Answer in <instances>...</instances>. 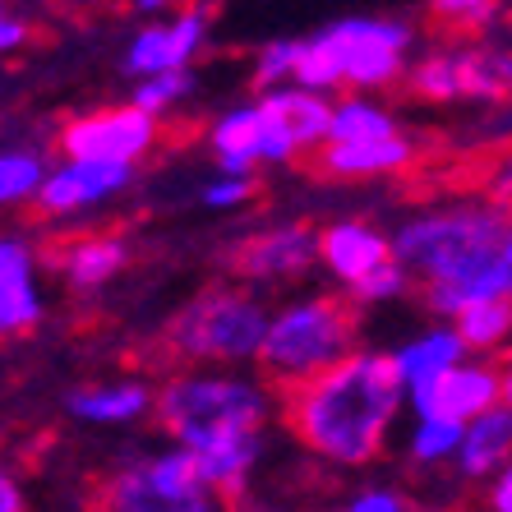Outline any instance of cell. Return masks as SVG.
<instances>
[{
	"label": "cell",
	"mask_w": 512,
	"mask_h": 512,
	"mask_svg": "<svg viewBox=\"0 0 512 512\" xmlns=\"http://www.w3.org/2000/svg\"><path fill=\"white\" fill-rule=\"evenodd\" d=\"M286 397V425L314 457L333 466H370L393 434L406 393L397 383L393 356L351 351L319 379L300 383Z\"/></svg>",
	"instance_id": "cell-1"
},
{
	"label": "cell",
	"mask_w": 512,
	"mask_h": 512,
	"mask_svg": "<svg viewBox=\"0 0 512 512\" xmlns=\"http://www.w3.org/2000/svg\"><path fill=\"white\" fill-rule=\"evenodd\" d=\"M397 268L425 277L434 314H462L466 305L508 300L512 291V236L503 208H457L406 222L388 240Z\"/></svg>",
	"instance_id": "cell-2"
},
{
	"label": "cell",
	"mask_w": 512,
	"mask_h": 512,
	"mask_svg": "<svg viewBox=\"0 0 512 512\" xmlns=\"http://www.w3.org/2000/svg\"><path fill=\"white\" fill-rule=\"evenodd\" d=\"M157 425L185 453L217 448L231 439H254L268 420V393L240 374H180L153 393Z\"/></svg>",
	"instance_id": "cell-3"
},
{
	"label": "cell",
	"mask_w": 512,
	"mask_h": 512,
	"mask_svg": "<svg viewBox=\"0 0 512 512\" xmlns=\"http://www.w3.org/2000/svg\"><path fill=\"white\" fill-rule=\"evenodd\" d=\"M351 351H356V310L342 296H310L268 314V333L254 360L277 393H291L333 370Z\"/></svg>",
	"instance_id": "cell-4"
},
{
	"label": "cell",
	"mask_w": 512,
	"mask_h": 512,
	"mask_svg": "<svg viewBox=\"0 0 512 512\" xmlns=\"http://www.w3.org/2000/svg\"><path fill=\"white\" fill-rule=\"evenodd\" d=\"M268 333L263 300L240 286H208L167 323V346L190 360H254Z\"/></svg>",
	"instance_id": "cell-5"
},
{
	"label": "cell",
	"mask_w": 512,
	"mask_h": 512,
	"mask_svg": "<svg viewBox=\"0 0 512 512\" xmlns=\"http://www.w3.org/2000/svg\"><path fill=\"white\" fill-rule=\"evenodd\" d=\"M93 512H217L213 494L194 476V457L185 448H171L148 462L120 466L116 476L97 480Z\"/></svg>",
	"instance_id": "cell-6"
},
{
	"label": "cell",
	"mask_w": 512,
	"mask_h": 512,
	"mask_svg": "<svg viewBox=\"0 0 512 512\" xmlns=\"http://www.w3.org/2000/svg\"><path fill=\"white\" fill-rule=\"evenodd\" d=\"M337 65V84L356 88H388L406 70L411 28L397 19H337L319 33Z\"/></svg>",
	"instance_id": "cell-7"
},
{
	"label": "cell",
	"mask_w": 512,
	"mask_h": 512,
	"mask_svg": "<svg viewBox=\"0 0 512 512\" xmlns=\"http://www.w3.org/2000/svg\"><path fill=\"white\" fill-rule=\"evenodd\" d=\"M157 139V120L134 107H102L74 116L60 130V148L70 162H102V167H130Z\"/></svg>",
	"instance_id": "cell-8"
},
{
	"label": "cell",
	"mask_w": 512,
	"mask_h": 512,
	"mask_svg": "<svg viewBox=\"0 0 512 512\" xmlns=\"http://www.w3.org/2000/svg\"><path fill=\"white\" fill-rule=\"evenodd\" d=\"M254 116H259V162H291L296 153H310L328 139L333 107L319 93L268 88L254 102Z\"/></svg>",
	"instance_id": "cell-9"
},
{
	"label": "cell",
	"mask_w": 512,
	"mask_h": 512,
	"mask_svg": "<svg viewBox=\"0 0 512 512\" xmlns=\"http://www.w3.org/2000/svg\"><path fill=\"white\" fill-rule=\"evenodd\" d=\"M508 397V374L494 370V365H457L448 370L439 383H429L425 393L411 397L416 406V420L420 416H434V420H453V425H471L480 420L485 411L503 406Z\"/></svg>",
	"instance_id": "cell-10"
},
{
	"label": "cell",
	"mask_w": 512,
	"mask_h": 512,
	"mask_svg": "<svg viewBox=\"0 0 512 512\" xmlns=\"http://www.w3.org/2000/svg\"><path fill=\"white\" fill-rule=\"evenodd\" d=\"M314 254V231L300 227V222H282V227L254 231L231 250V273L240 282H282V277H300Z\"/></svg>",
	"instance_id": "cell-11"
},
{
	"label": "cell",
	"mask_w": 512,
	"mask_h": 512,
	"mask_svg": "<svg viewBox=\"0 0 512 512\" xmlns=\"http://www.w3.org/2000/svg\"><path fill=\"white\" fill-rule=\"evenodd\" d=\"M203 33H208V10H185L180 19L171 24H153V28H139L125 51V70L134 74H171V70H185L194 60V51L203 47Z\"/></svg>",
	"instance_id": "cell-12"
},
{
	"label": "cell",
	"mask_w": 512,
	"mask_h": 512,
	"mask_svg": "<svg viewBox=\"0 0 512 512\" xmlns=\"http://www.w3.org/2000/svg\"><path fill=\"white\" fill-rule=\"evenodd\" d=\"M314 254L328 263V273H333L337 282H346V291L360 286L365 277L379 273L383 263L393 259V254H388V240L374 227H365V222H333L323 236H314Z\"/></svg>",
	"instance_id": "cell-13"
},
{
	"label": "cell",
	"mask_w": 512,
	"mask_h": 512,
	"mask_svg": "<svg viewBox=\"0 0 512 512\" xmlns=\"http://www.w3.org/2000/svg\"><path fill=\"white\" fill-rule=\"evenodd\" d=\"M130 167H102V162H65L60 171H47V180L37 185V203L47 213H74L88 203H102L107 194L125 190Z\"/></svg>",
	"instance_id": "cell-14"
},
{
	"label": "cell",
	"mask_w": 512,
	"mask_h": 512,
	"mask_svg": "<svg viewBox=\"0 0 512 512\" xmlns=\"http://www.w3.org/2000/svg\"><path fill=\"white\" fill-rule=\"evenodd\" d=\"M466 360V346L457 342L453 328H429L425 337L406 342L402 351L393 356V370H397V383H402L406 397L425 393L429 383H439L448 370H457Z\"/></svg>",
	"instance_id": "cell-15"
},
{
	"label": "cell",
	"mask_w": 512,
	"mask_h": 512,
	"mask_svg": "<svg viewBox=\"0 0 512 512\" xmlns=\"http://www.w3.org/2000/svg\"><path fill=\"white\" fill-rule=\"evenodd\" d=\"M42 319V296L33 286V254L19 240H0V337L33 328Z\"/></svg>",
	"instance_id": "cell-16"
},
{
	"label": "cell",
	"mask_w": 512,
	"mask_h": 512,
	"mask_svg": "<svg viewBox=\"0 0 512 512\" xmlns=\"http://www.w3.org/2000/svg\"><path fill=\"white\" fill-rule=\"evenodd\" d=\"M508 443H512V411L503 402L462 429V443H457L453 457L466 476H489V471L499 476L503 462H508Z\"/></svg>",
	"instance_id": "cell-17"
},
{
	"label": "cell",
	"mask_w": 512,
	"mask_h": 512,
	"mask_svg": "<svg viewBox=\"0 0 512 512\" xmlns=\"http://www.w3.org/2000/svg\"><path fill=\"white\" fill-rule=\"evenodd\" d=\"M411 162V139H379V143H323L319 167L328 176H383Z\"/></svg>",
	"instance_id": "cell-18"
},
{
	"label": "cell",
	"mask_w": 512,
	"mask_h": 512,
	"mask_svg": "<svg viewBox=\"0 0 512 512\" xmlns=\"http://www.w3.org/2000/svg\"><path fill=\"white\" fill-rule=\"evenodd\" d=\"M190 457H194V476H199V485L208 494H240L254 471V457H259V434L217 443V448H199Z\"/></svg>",
	"instance_id": "cell-19"
},
{
	"label": "cell",
	"mask_w": 512,
	"mask_h": 512,
	"mask_svg": "<svg viewBox=\"0 0 512 512\" xmlns=\"http://www.w3.org/2000/svg\"><path fill=\"white\" fill-rule=\"evenodd\" d=\"M213 153L222 162V176H250L259 167V116L250 107H236L213 125Z\"/></svg>",
	"instance_id": "cell-20"
},
{
	"label": "cell",
	"mask_w": 512,
	"mask_h": 512,
	"mask_svg": "<svg viewBox=\"0 0 512 512\" xmlns=\"http://www.w3.org/2000/svg\"><path fill=\"white\" fill-rule=\"evenodd\" d=\"M153 406V393L143 383H102V388H79L70 393V411L79 420H97V425H120L134 420Z\"/></svg>",
	"instance_id": "cell-21"
},
{
	"label": "cell",
	"mask_w": 512,
	"mask_h": 512,
	"mask_svg": "<svg viewBox=\"0 0 512 512\" xmlns=\"http://www.w3.org/2000/svg\"><path fill=\"white\" fill-rule=\"evenodd\" d=\"M125 245L111 236H88V240H74L70 250H65V277L70 286H102L125 268Z\"/></svg>",
	"instance_id": "cell-22"
},
{
	"label": "cell",
	"mask_w": 512,
	"mask_h": 512,
	"mask_svg": "<svg viewBox=\"0 0 512 512\" xmlns=\"http://www.w3.org/2000/svg\"><path fill=\"white\" fill-rule=\"evenodd\" d=\"M397 134L402 130H397V120L388 116V111L351 97V102L333 107V116H328V139L323 143H379V139H397Z\"/></svg>",
	"instance_id": "cell-23"
},
{
	"label": "cell",
	"mask_w": 512,
	"mask_h": 512,
	"mask_svg": "<svg viewBox=\"0 0 512 512\" xmlns=\"http://www.w3.org/2000/svg\"><path fill=\"white\" fill-rule=\"evenodd\" d=\"M508 93V56L489 47L457 51V97H503Z\"/></svg>",
	"instance_id": "cell-24"
},
{
	"label": "cell",
	"mask_w": 512,
	"mask_h": 512,
	"mask_svg": "<svg viewBox=\"0 0 512 512\" xmlns=\"http://www.w3.org/2000/svg\"><path fill=\"white\" fill-rule=\"evenodd\" d=\"M457 319V342L466 346V351H489V346H499L503 337H508L512 328V310L508 300H485V305H466L462 314H453Z\"/></svg>",
	"instance_id": "cell-25"
},
{
	"label": "cell",
	"mask_w": 512,
	"mask_h": 512,
	"mask_svg": "<svg viewBox=\"0 0 512 512\" xmlns=\"http://www.w3.org/2000/svg\"><path fill=\"white\" fill-rule=\"evenodd\" d=\"M42 180H47V167L37 153H0V208L33 199Z\"/></svg>",
	"instance_id": "cell-26"
},
{
	"label": "cell",
	"mask_w": 512,
	"mask_h": 512,
	"mask_svg": "<svg viewBox=\"0 0 512 512\" xmlns=\"http://www.w3.org/2000/svg\"><path fill=\"white\" fill-rule=\"evenodd\" d=\"M411 88L425 102H453L457 97V51H434L411 70Z\"/></svg>",
	"instance_id": "cell-27"
},
{
	"label": "cell",
	"mask_w": 512,
	"mask_h": 512,
	"mask_svg": "<svg viewBox=\"0 0 512 512\" xmlns=\"http://www.w3.org/2000/svg\"><path fill=\"white\" fill-rule=\"evenodd\" d=\"M457 443H462V425L420 416L416 434H411V457H416V462H443V457L457 453Z\"/></svg>",
	"instance_id": "cell-28"
},
{
	"label": "cell",
	"mask_w": 512,
	"mask_h": 512,
	"mask_svg": "<svg viewBox=\"0 0 512 512\" xmlns=\"http://www.w3.org/2000/svg\"><path fill=\"white\" fill-rule=\"evenodd\" d=\"M194 88L190 70H171V74H153V79H143L139 93H134V111H143V116H157V111H167L171 102H180V97Z\"/></svg>",
	"instance_id": "cell-29"
},
{
	"label": "cell",
	"mask_w": 512,
	"mask_h": 512,
	"mask_svg": "<svg viewBox=\"0 0 512 512\" xmlns=\"http://www.w3.org/2000/svg\"><path fill=\"white\" fill-rule=\"evenodd\" d=\"M291 60H296V42H273V47L259 51V65H254V84L268 93L291 74Z\"/></svg>",
	"instance_id": "cell-30"
},
{
	"label": "cell",
	"mask_w": 512,
	"mask_h": 512,
	"mask_svg": "<svg viewBox=\"0 0 512 512\" xmlns=\"http://www.w3.org/2000/svg\"><path fill=\"white\" fill-rule=\"evenodd\" d=\"M402 291H406V273L397 268L393 259L383 263L379 273L365 277L360 286H351V296H356V300H393V296H402Z\"/></svg>",
	"instance_id": "cell-31"
},
{
	"label": "cell",
	"mask_w": 512,
	"mask_h": 512,
	"mask_svg": "<svg viewBox=\"0 0 512 512\" xmlns=\"http://www.w3.org/2000/svg\"><path fill=\"white\" fill-rule=\"evenodd\" d=\"M250 194H254V176H222L203 190V203H208V208H236V203H245Z\"/></svg>",
	"instance_id": "cell-32"
},
{
	"label": "cell",
	"mask_w": 512,
	"mask_h": 512,
	"mask_svg": "<svg viewBox=\"0 0 512 512\" xmlns=\"http://www.w3.org/2000/svg\"><path fill=\"white\" fill-rule=\"evenodd\" d=\"M346 512H411V508H406V499L393 494V489H365V494H356V499L346 503Z\"/></svg>",
	"instance_id": "cell-33"
},
{
	"label": "cell",
	"mask_w": 512,
	"mask_h": 512,
	"mask_svg": "<svg viewBox=\"0 0 512 512\" xmlns=\"http://www.w3.org/2000/svg\"><path fill=\"white\" fill-rule=\"evenodd\" d=\"M434 14L448 19V24H462V19H480L485 24L489 14H494V5H485V0H457V5H434Z\"/></svg>",
	"instance_id": "cell-34"
},
{
	"label": "cell",
	"mask_w": 512,
	"mask_h": 512,
	"mask_svg": "<svg viewBox=\"0 0 512 512\" xmlns=\"http://www.w3.org/2000/svg\"><path fill=\"white\" fill-rule=\"evenodd\" d=\"M24 37H28V24L24 19H14V14L0 5V51H14Z\"/></svg>",
	"instance_id": "cell-35"
},
{
	"label": "cell",
	"mask_w": 512,
	"mask_h": 512,
	"mask_svg": "<svg viewBox=\"0 0 512 512\" xmlns=\"http://www.w3.org/2000/svg\"><path fill=\"white\" fill-rule=\"evenodd\" d=\"M0 512H28L24 489H19V480L10 471H0Z\"/></svg>",
	"instance_id": "cell-36"
},
{
	"label": "cell",
	"mask_w": 512,
	"mask_h": 512,
	"mask_svg": "<svg viewBox=\"0 0 512 512\" xmlns=\"http://www.w3.org/2000/svg\"><path fill=\"white\" fill-rule=\"evenodd\" d=\"M489 508H494V512H512V476H508V471H499V476H494V494H489Z\"/></svg>",
	"instance_id": "cell-37"
}]
</instances>
